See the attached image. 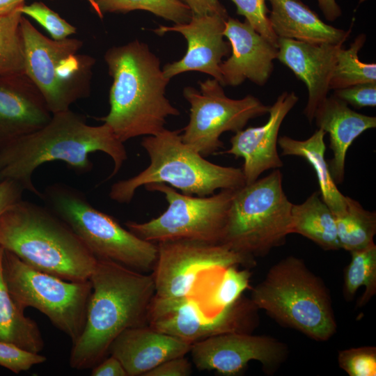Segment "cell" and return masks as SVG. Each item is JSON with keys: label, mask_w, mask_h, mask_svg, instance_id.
<instances>
[{"label": "cell", "mask_w": 376, "mask_h": 376, "mask_svg": "<svg viewBox=\"0 0 376 376\" xmlns=\"http://www.w3.org/2000/svg\"><path fill=\"white\" fill-rule=\"evenodd\" d=\"M102 152L109 155L113 169L111 178L127 159V152L111 127L106 123L93 126L70 109L52 113L43 127L18 137L0 150V182L11 180L40 197L33 185V173L42 164L55 161L65 162L79 173L91 171L90 154Z\"/></svg>", "instance_id": "cell-1"}, {"label": "cell", "mask_w": 376, "mask_h": 376, "mask_svg": "<svg viewBox=\"0 0 376 376\" xmlns=\"http://www.w3.org/2000/svg\"><path fill=\"white\" fill-rule=\"evenodd\" d=\"M92 292L85 326L72 344V368H93L109 355L113 340L123 331L148 325L155 294L152 274H143L111 260L97 259L89 277Z\"/></svg>", "instance_id": "cell-2"}, {"label": "cell", "mask_w": 376, "mask_h": 376, "mask_svg": "<svg viewBox=\"0 0 376 376\" xmlns=\"http://www.w3.org/2000/svg\"><path fill=\"white\" fill-rule=\"evenodd\" d=\"M104 57L113 81L109 111L100 120L120 141L155 135L165 128L168 117L180 115L166 97L170 79L146 43L135 40L113 47Z\"/></svg>", "instance_id": "cell-3"}, {"label": "cell", "mask_w": 376, "mask_h": 376, "mask_svg": "<svg viewBox=\"0 0 376 376\" xmlns=\"http://www.w3.org/2000/svg\"><path fill=\"white\" fill-rule=\"evenodd\" d=\"M0 246L34 269L71 281L88 280L97 263L61 218L22 199L0 216Z\"/></svg>", "instance_id": "cell-4"}, {"label": "cell", "mask_w": 376, "mask_h": 376, "mask_svg": "<svg viewBox=\"0 0 376 376\" xmlns=\"http://www.w3.org/2000/svg\"><path fill=\"white\" fill-rule=\"evenodd\" d=\"M150 158L148 166L137 175L113 183L110 198L130 203L141 186L152 183L169 185L187 195L207 196L217 189H237L246 185L240 168L224 166L206 160L184 143L180 130L164 128L141 142Z\"/></svg>", "instance_id": "cell-5"}, {"label": "cell", "mask_w": 376, "mask_h": 376, "mask_svg": "<svg viewBox=\"0 0 376 376\" xmlns=\"http://www.w3.org/2000/svg\"><path fill=\"white\" fill-rule=\"evenodd\" d=\"M251 300L277 322L316 341H327L337 324L329 290L304 262L288 256L251 289Z\"/></svg>", "instance_id": "cell-6"}, {"label": "cell", "mask_w": 376, "mask_h": 376, "mask_svg": "<svg viewBox=\"0 0 376 376\" xmlns=\"http://www.w3.org/2000/svg\"><path fill=\"white\" fill-rule=\"evenodd\" d=\"M40 198L70 226L97 259L111 260L141 272L153 269L157 244L137 237L95 208L79 190L56 182L47 186Z\"/></svg>", "instance_id": "cell-7"}, {"label": "cell", "mask_w": 376, "mask_h": 376, "mask_svg": "<svg viewBox=\"0 0 376 376\" xmlns=\"http://www.w3.org/2000/svg\"><path fill=\"white\" fill-rule=\"evenodd\" d=\"M280 170L234 191L220 243L255 258L283 244L292 234V204Z\"/></svg>", "instance_id": "cell-8"}, {"label": "cell", "mask_w": 376, "mask_h": 376, "mask_svg": "<svg viewBox=\"0 0 376 376\" xmlns=\"http://www.w3.org/2000/svg\"><path fill=\"white\" fill-rule=\"evenodd\" d=\"M24 74L43 96L52 113L70 109L91 92L95 58L79 54L81 40L49 39L23 16L20 19Z\"/></svg>", "instance_id": "cell-9"}, {"label": "cell", "mask_w": 376, "mask_h": 376, "mask_svg": "<svg viewBox=\"0 0 376 376\" xmlns=\"http://www.w3.org/2000/svg\"><path fill=\"white\" fill-rule=\"evenodd\" d=\"M2 272L8 291L19 308L38 310L72 343L79 338L85 326L92 292L89 279L71 281L61 279L33 268L6 250Z\"/></svg>", "instance_id": "cell-10"}, {"label": "cell", "mask_w": 376, "mask_h": 376, "mask_svg": "<svg viewBox=\"0 0 376 376\" xmlns=\"http://www.w3.org/2000/svg\"><path fill=\"white\" fill-rule=\"evenodd\" d=\"M164 194L167 209L148 221H127L125 226L137 237L152 242L191 240L220 243L235 190L221 189L207 196L180 194L163 183L145 186Z\"/></svg>", "instance_id": "cell-11"}, {"label": "cell", "mask_w": 376, "mask_h": 376, "mask_svg": "<svg viewBox=\"0 0 376 376\" xmlns=\"http://www.w3.org/2000/svg\"><path fill=\"white\" fill-rule=\"evenodd\" d=\"M198 84L200 90L191 86L183 89V96L190 104V115L181 138L203 157L224 148L219 139L223 133L240 131L250 120L269 113L270 106L253 95L237 100L227 97L223 86L214 78Z\"/></svg>", "instance_id": "cell-12"}, {"label": "cell", "mask_w": 376, "mask_h": 376, "mask_svg": "<svg viewBox=\"0 0 376 376\" xmlns=\"http://www.w3.org/2000/svg\"><path fill=\"white\" fill-rule=\"evenodd\" d=\"M157 244V259L152 274L155 295L159 297H198L197 284L205 273L223 270L232 265L249 268L256 265L254 258L221 243L173 240Z\"/></svg>", "instance_id": "cell-13"}, {"label": "cell", "mask_w": 376, "mask_h": 376, "mask_svg": "<svg viewBox=\"0 0 376 376\" xmlns=\"http://www.w3.org/2000/svg\"><path fill=\"white\" fill-rule=\"evenodd\" d=\"M258 310L251 299L241 296L210 316L204 312L201 299L196 297L163 298L154 295L148 325L193 344L226 333L251 334L258 324Z\"/></svg>", "instance_id": "cell-14"}, {"label": "cell", "mask_w": 376, "mask_h": 376, "mask_svg": "<svg viewBox=\"0 0 376 376\" xmlns=\"http://www.w3.org/2000/svg\"><path fill=\"white\" fill-rule=\"evenodd\" d=\"M190 352L198 369L233 376L253 360L259 361L265 373H273L287 359L288 349L269 336L226 333L194 343Z\"/></svg>", "instance_id": "cell-15"}, {"label": "cell", "mask_w": 376, "mask_h": 376, "mask_svg": "<svg viewBox=\"0 0 376 376\" xmlns=\"http://www.w3.org/2000/svg\"><path fill=\"white\" fill-rule=\"evenodd\" d=\"M228 17L218 14L192 15L187 23L160 25L154 29L160 36L171 31L180 33L187 43L181 59L164 65V76L171 79L185 72L197 71L211 75L222 85L220 65L231 51L230 43L224 39Z\"/></svg>", "instance_id": "cell-16"}, {"label": "cell", "mask_w": 376, "mask_h": 376, "mask_svg": "<svg viewBox=\"0 0 376 376\" xmlns=\"http://www.w3.org/2000/svg\"><path fill=\"white\" fill-rule=\"evenodd\" d=\"M298 100L294 92H283L270 106L265 124L235 132L230 140V148L220 152L244 159L242 170L246 184L256 181L266 171L283 166L277 150L279 132L284 118Z\"/></svg>", "instance_id": "cell-17"}, {"label": "cell", "mask_w": 376, "mask_h": 376, "mask_svg": "<svg viewBox=\"0 0 376 376\" xmlns=\"http://www.w3.org/2000/svg\"><path fill=\"white\" fill-rule=\"evenodd\" d=\"M224 36L228 40L231 55L220 65L222 85L237 86L246 79L265 85L274 70L278 48L258 33L245 19L228 17Z\"/></svg>", "instance_id": "cell-18"}, {"label": "cell", "mask_w": 376, "mask_h": 376, "mask_svg": "<svg viewBox=\"0 0 376 376\" xmlns=\"http://www.w3.org/2000/svg\"><path fill=\"white\" fill-rule=\"evenodd\" d=\"M52 113L25 74L0 75V150L46 125Z\"/></svg>", "instance_id": "cell-19"}, {"label": "cell", "mask_w": 376, "mask_h": 376, "mask_svg": "<svg viewBox=\"0 0 376 376\" xmlns=\"http://www.w3.org/2000/svg\"><path fill=\"white\" fill-rule=\"evenodd\" d=\"M342 45L278 38L277 59L289 68L308 90L304 114L311 123L318 106L327 97L329 81Z\"/></svg>", "instance_id": "cell-20"}, {"label": "cell", "mask_w": 376, "mask_h": 376, "mask_svg": "<svg viewBox=\"0 0 376 376\" xmlns=\"http://www.w3.org/2000/svg\"><path fill=\"white\" fill-rule=\"evenodd\" d=\"M192 344L148 325L127 329L111 343L109 355L116 357L128 376L144 375L160 363L190 352Z\"/></svg>", "instance_id": "cell-21"}, {"label": "cell", "mask_w": 376, "mask_h": 376, "mask_svg": "<svg viewBox=\"0 0 376 376\" xmlns=\"http://www.w3.org/2000/svg\"><path fill=\"white\" fill-rule=\"evenodd\" d=\"M313 120L318 129L329 135L333 158L328 164L335 183L341 184L349 148L362 133L376 127V117L351 109L347 103L332 95L318 106Z\"/></svg>", "instance_id": "cell-22"}, {"label": "cell", "mask_w": 376, "mask_h": 376, "mask_svg": "<svg viewBox=\"0 0 376 376\" xmlns=\"http://www.w3.org/2000/svg\"><path fill=\"white\" fill-rule=\"evenodd\" d=\"M268 1L272 7L269 20L278 38L343 45L352 31L324 23L301 0Z\"/></svg>", "instance_id": "cell-23"}, {"label": "cell", "mask_w": 376, "mask_h": 376, "mask_svg": "<svg viewBox=\"0 0 376 376\" xmlns=\"http://www.w3.org/2000/svg\"><path fill=\"white\" fill-rule=\"evenodd\" d=\"M325 134L323 130L318 128L306 140H297L282 136L278 139V146L281 149V155L301 157L310 164L317 177L321 198L334 214L336 215L345 210L347 196L343 195L338 189L325 159Z\"/></svg>", "instance_id": "cell-24"}, {"label": "cell", "mask_w": 376, "mask_h": 376, "mask_svg": "<svg viewBox=\"0 0 376 376\" xmlns=\"http://www.w3.org/2000/svg\"><path fill=\"white\" fill-rule=\"evenodd\" d=\"M292 233L299 234L326 251L340 249L336 219L322 201L320 191L311 194L303 203L292 204Z\"/></svg>", "instance_id": "cell-25"}, {"label": "cell", "mask_w": 376, "mask_h": 376, "mask_svg": "<svg viewBox=\"0 0 376 376\" xmlns=\"http://www.w3.org/2000/svg\"><path fill=\"white\" fill-rule=\"evenodd\" d=\"M3 251L0 246V340L40 353L45 346L40 328L15 304L6 285L2 272Z\"/></svg>", "instance_id": "cell-26"}, {"label": "cell", "mask_w": 376, "mask_h": 376, "mask_svg": "<svg viewBox=\"0 0 376 376\" xmlns=\"http://www.w3.org/2000/svg\"><path fill=\"white\" fill-rule=\"evenodd\" d=\"M340 249L347 251L363 249L374 244L376 213L367 210L356 200L347 196L343 212L334 215Z\"/></svg>", "instance_id": "cell-27"}, {"label": "cell", "mask_w": 376, "mask_h": 376, "mask_svg": "<svg viewBox=\"0 0 376 376\" xmlns=\"http://www.w3.org/2000/svg\"><path fill=\"white\" fill-rule=\"evenodd\" d=\"M366 36L361 33L348 49L339 48L329 81V89L346 88L358 84L376 82V64L361 62L358 56Z\"/></svg>", "instance_id": "cell-28"}, {"label": "cell", "mask_w": 376, "mask_h": 376, "mask_svg": "<svg viewBox=\"0 0 376 376\" xmlns=\"http://www.w3.org/2000/svg\"><path fill=\"white\" fill-rule=\"evenodd\" d=\"M100 17L107 13H127L146 10L173 24L188 22L192 13L179 0H88Z\"/></svg>", "instance_id": "cell-29"}, {"label": "cell", "mask_w": 376, "mask_h": 376, "mask_svg": "<svg viewBox=\"0 0 376 376\" xmlns=\"http://www.w3.org/2000/svg\"><path fill=\"white\" fill-rule=\"evenodd\" d=\"M351 260L345 269L343 292L352 299L358 289L365 290L359 300V306L365 305L376 293V245L350 252Z\"/></svg>", "instance_id": "cell-30"}, {"label": "cell", "mask_w": 376, "mask_h": 376, "mask_svg": "<svg viewBox=\"0 0 376 376\" xmlns=\"http://www.w3.org/2000/svg\"><path fill=\"white\" fill-rule=\"evenodd\" d=\"M19 8L0 16V75L24 74Z\"/></svg>", "instance_id": "cell-31"}, {"label": "cell", "mask_w": 376, "mask_h": 376, "mask_svg": "<svg viewBox=\"0 0 376 376\" xmlns=\"http://www.w3.org/2000/svg\"><path fill=\"white\" fill-rule=\"evenodd\" d=\"M221 280L212 290L207 301L212 309L219 310L235 303L249 288L251 272L232 265L223 270Z\"/></svg>", "instance_id": "cell-32"}, {"label": "cell", "mask_w": 376, "mask_h": 376, "mask_svg": "<svg viewBox=\"0 0 376 376\" xmlns=\"http://www.w3.org/2000/svg\"><path fill=\"white\" fill-rule=\"evenodd\" d=\"M20 12L39 23L49 33L53 40H61L76 33L77 29L63 19L58 13L50 9L42 2L24 4Z\"/></svg>", "instance_id": "cell-33"}, {"label": "cell", "mask_w": 376, "mask_h": 376, "mask_svg": "<svg viewBox=\"0 0 376 376\" xmlns=\"http://www.w3.org/2000/svg\"><path fill=\"white\" fill-rule=\"evenodd\" d=\"M338 362L350 376H375L376 347L362 346L341 350Z\"/></svg>", "instance_id": "cell-34"}, {"label": "cell", "mask_w": 376, "mask_h": 376, "mask_svg": "<svg viewBox=\"0 0 376 376\" xmlns=\"http://www.w3.org/2000/svg\"><path fill=\"white\" fill-rule=\"evenodd\" d=\"M236 6L237 13L245 19L263 37L278 48V38L274 33L267 13L266 0H231Z\"/></svg>", "instance_id": "cell-35"}, {"label": "cell", "mask_w": 376, "mask_h": 376, "mask_svg": "<svg viewBox=\"0 0 376 376\" xmlns=\"http://www.w3.org/2000/svg\"><path fill=\"white\" fill-rule=\"evenodd\" d=\"M39 353L24 350L11 343L0 340V366L18 374L46 361Z\"/></svg>", "instance_id": "cell-36"}, {"label": "cell", "mask_w": 376, "mask_h": 376, "mask_svg": "<svg viewBox=\"0 0 376 376\" xmlns=\"http://www.w3.org/2000/svg\"><path fill=\"white\" fill-rule=\"evenodd\" d=\"M335 97L355 109L376 106V82L358 84L334 90Z\"/></svg>", "instance_id": "cell-37"}, {"label": "cell", "mask_w": 376, "mask_h": 376, "mask_svg": "<svg viewBox=\"0 0 376 376\" xmlns=\"http://www.w3.org/2000/svg\"><path fill=\"white\" fill-rule=\"evenodd\" d=\"M191 373V365L184 357L169 359L143 376H189Z\"/></svg>", "instance_id": "cell-38"}, {"label": "cell", "mask_w": 376, "mask_h": 376, "mask_svg": "<svg viewBox=\"0 0 376 376\" xmlns=\"http://www.w3.org/2000/svg\"><path fill=\"white\" fill-rule=\"evenodd\" d=\"M23 187L11 180L0 182V216L10 205L22 199Z\"/></svg>", "instance_id": "cell-39"}, {"label": "cell", "mask_w": 376, "mask_h": 376, "mask_svg": "<svg viewBox=\"0 0 376 376\" xmlns=\"http://www.w3.org/2000/svg\"><path fill=\"white\" fill-rule=\"evenodd\" d=\"M191 10L192 15L218 14L228 17L219 0H179Z\"/></svg>", "instance_id": "cell-40"}, {"label": "cell", "mask_w": 376, "mask_h": 376, "mask_svg": "<svg viewBox=\"0 0 376 376\" xmlns=\"http://www.w3.org/2000/svg\"><path fill=\"white\" fill-rule=\"evenodd\" d=\"M91 375L92 376H128L121 362L110 354L92 368Z\"/></svg>", "instance_id": "cell-41"}, {"label": "cell", "mask_w": 376, "mask_h": 376, "mask_svg": "<svg viewBox=\"0 0 376 376\" xmlns=\"http://www.w3.org/2000/svg\"><path fill=\"white\" fill-rule=\"evenodd\" d=\"M318 2L320 9L327 20L333 22L341 15V9L336 0H318Z\"/></svg>", "instance_id": "cell-42"}, {"label": "cell", "mask_w": 376, "mask_h": 376, "mask_svg": "<svg viewBox=\"0 0 376 376\" xmlns=\"http://www.w3.org/2000/svg\"><path fill=\"white\" fill-rule=\"evenodd\" d=\"M25 0H0V16L8 15L19 8Z\"/></svg>", "instance_id": "cell-43"}]
</instances>
